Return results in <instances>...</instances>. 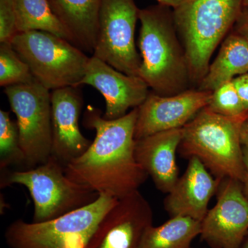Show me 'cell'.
<instances>
[{
  "label": "cell",
  "instance_id": "20",
  "mask_svg": "<svg viewBox=\"0 0 248 248\" xmlns=\"http://www.w3.org/2000/svg\"><path fill=\"white\" fill-rule=\"evenodd\" d=\"M14 4L17 33L44 31L73 44L71 36L53 14L48 0H14Z\"/></svg>",
  "mask_w": 248,
  "mask_h": 248
},
{
  "label": "cell",
  "instance_id": "32",
  "mask_svg": "<svg viewBox=\"0 0 248 248\" xmlns=\"http://www.w3.org/2000/svg\"></svg>",
  "mask_w": 248,
  "mask_h": 248
},
{
  "label": "cell",
  "instance_id": "21",
  "mask_svg": "<svg viewBox=\"0 0 248 248\" xmlns=\"http://www.w3.org/2000/svg\"><path fill=\"white\" fill-rule=\"evenodd\" d=\"M25 165L19 144L17 122L11 120L9 112L0 110V169L4 171L11 165Z\"/></svg>",
  "mask_w": 248,
  "mask_h": 248
},
{
  "label": "cell",
  "instance_id": "2",
  "mask_svg": "<svg viewBox=\"0 0 248 248\" xmlns=\"http://www.w3.org/2000/svg\"><path fill=\"white\" fill-rule=\"evenodd\" d=\"M170 8L164 5L140 10V77L153 93L171 96L188 90L191 82L184 46Z\"/></svg>",
  "mask_w": 248,
  "mask_h": 248
},
{
  "label": "cell",
  "instance_id": "13",
  "mask_svg": "<svg viewBox=\"0 0 248 248\" xmlns=\"http://www.w3.org/2000/svg\"><path fill=\"white\" fill-rule=\"evenodd\" d=\"M81 85L93 86L104 96V117L109 120L124 117L129 109L140 107L149 94V86L140 77L128 76L93 55L78 86Z\"/></svg>",
  "mask_w": 248,
  "mask_h": 248
},
{
  "label": "cell",
  "instance_id": "7",
  "mask_svg": "<svg viewBox=\"0 0 248 248\" xmlns=\"http://www.w3.org/2000/svg\"><path fill=\"white\" fill-rule=\"evenodd\" d=\"M11 42L32 76L46 89L79 87L90 58L69 41L33 31L17 33Z\"/></svg>",
  "mask_w": 248,
  "mask_h": 248
},
{
  "label": "cell",
  "instance_id": "19",
  "mask_svg": "<svg viewBox=\"0 0 248 248\" xmlns=\"http://www.w3.org/2000/svg\"><path fill=\"white\" fill-rule=\"evenodd\" d=\"M200 233V221L190 217H170L159 226L150 227L139 248H190Z\"/></svg>",
  "mask_w": 248,
  "mask_h": 248
},
{
  "label": "cell",
  "instance_id": "6",
  "mask_svg": "<svg viewBox=\"0 0 248 248\" xmlns=\"http://www.w3.org/2000/svg\"><path fill=\"white\" fill-rule=\"evenodd\" d=\"M19 184L27 187L34 203L32 222L50 221L92 203L95 192L67 177L64 166L51 155L35 168L7 173L1 187Z\"/></svg>",
  "mask_w": 248,
  "mask_h": 248
},
{
  "label": "cell",
  "instance_id": "23",
  "mask_svg": "<svg viewBox=\"0 0 248 248\" xmlns=\"http://www.w3.org/2000/svg\"><path fill=\"white\" fill-rule=\"evenodd\" d=\"M207 108L215 113L225 117L248 119V112L236 92L232 81L222 85L213 91Z\"/></svg>",
  "mask_w": 248,
  "mask_h": 248
},
{
  "label": "cell",
  "instance_id": "9",
  "mask_svg": "<svg viewBox=\"0 0 248 248\" xmlns=\"http://www.w3.org/2000/svg\"><path fill=\"white\" fill-rule=\"evenodd\" d=\"M140 10L135 0H102L93 56L117 71L140 77L141 55L135 33Z\"/></svg>",
  "mask_w": 248,
  "mask_h": 248
},
{
  "label": "cell",
  "instance_id": "11",
  "mask_svg": "<svg viewBox=\"0 0 248 248\" xmlns=\"http://www.w3.org/2000/svg\"><path fill=\"white\" fill-rule=\"evenodd\" d=\"M153 225V210L140 191L120 199L99 223L84 248H139Z\"/></svg>",
  "mask_w": 248,
  "mask_h": 248
},
{
  "label": "cell",
  "instance_id": "4",
  "mask_svg": "<svg viewBox=\"0 0 248 248\" xmlns=\"http://www.w3.org/2000/svg\"><path fill=\"white\" fill-rule=\"evenodd\" d=\"M245 120L204 108L182 128L179 151L184 157L200 159L217 179L244 184L246 167L240 129Z\"/></svg>",
  "mask_w": 248,
  "mask_h": 248
},
{
  "label": "cell",
  "instance_id": "18",
  "mask_svg": "<svg viewBox=\"0 0 248 248\" xmlns=\"http://www.w3.org/2000/svg\"><path fill=\"white\" fill-rule=\"evenodd\" d=\"M248 73V42L234 31L222 42L218 55L209 66L198 90L213 92L235 77Z\"/></svg>",
  "mask_w": 248,
  "mask_h": 248
},
{
  "label": "cell",
  "instance_id": "26",
  "mask_svg": "<svg viewBox=\"0 0 248 248\" xmlns=\"http://www.w3.org/2000/svg\"><path fill=\"white\" fill-rule=\"evenodd\" d=\"M235 31L248 42V9L243 8L234 24Z\"/></svg>",
  "mask_w": 248,
  "mask_h": 248
},
{
  "label": "cell",
  "instance_id": "27",
  "mask_svg": "<svg viewBox=\"0 0 248 248\" xmlns=\"http://www.w3.org/2000/svg\"><path fill=\"white\" fill-rule=\"evenodd\" d=\"M240 140L243 146L248 147V119L241 124L240 129Z\"/></svg>",
  "mask_w": 248,
  "mask_h": 248
},
{
  "label": "cell",
  "instance_id": "3",
  "mask_svg": "<svg viewBox=\"0 0 248 248\" xmlns=\"http://www.w3.org/2000/svg\"><path fill=\"white\" fill-rule=\"evenodd\" d=\"M244 0H186L173 9L191 82L200 84L210 59L231 28L234 27Z\"/></svg>",
  "mask_w": 248,
  "mask_h": 248
},
{
  "label": "cell",
  "instance_id": "15",
  "mask_svg": "<svg viewBox=\"0 0 248 248\" xmlns=\"http://www.w3.org/2000/svg\"><path fill=\"white\" fill-rule=\"evenodd\" d=\"M221 181L213 177L200 159L190 158L185 172L165 199V210L170 217H190L202 222Z\"/></svg>",
  "mask_w": 248,
  "mask_h": 248
},
{
  "label": "cell",
  "instance_id": "30",
  "mask_svg": "<svg viewBox=\"0 0 248 248\" xmlns=\"http://www.w3.org/2000/svg\"><path fill=\"white\" fill-rule=\"evenodd\" d=\"M240 248H248V234Z\"/></svg>",
  "mask_w": 248,
  "mask_h": 248
},
{
  "label": "cell",
  "instance_id": "24",
  "mask_svg": "<svg viewBox=\"0 0 248 248\" xmlns=\"http://www.w3.org/2000/svg\"><path fill=\"white\" fill-rule=\"evenodd\" d=\"M17 34L14 0H0V43L11 42Z\"/></svg>",
  "mask_w": 248,
  "mask_h": 248
},
{
  "label": "cell",
  "instance_id": "14",
  "mask_svg": "<svg viewBox=\"0 0 248 248\" xmlns=\"http://www.w3.org/2000/svg\"><path fill=\"white\" fill-rule=\"evenodd\" d=\"M78 88L68 86L54 90L50 93L52 155L64 166L84 154L92 143L79 129V120L84 102Z\"/></svg>",
  "mask_w": 248,
  "mask_h": 248
},
{
  "label": "cell",
  "instance_id": "28",
  "mask_svg": "<svg viewBox=\"0 0 248 248\" xmlns=\"http://www.w3.org/2000/svg\"><path fill=\"white\" fill-rule=\"evenodd\" d=\"M244 151L245 167H246V178L244 183V187L246 194H248V147L243 146Z\"/></svg>",
  "mask_w": 248,
  "mask_h": 248
},
{
  "label": "cell",
  "instance_id": "12",
  "mask_svg": "<svg viewBox=\"0 0 248 248\" xmlns=\"http://www.w3.org/2000/svg\"><path fill=\"white\" fill-rule=\"evenodd\" d=\"M212 93L198 89H188L171 96L149 93L138 107L135 139L184 128L200 111L208 107Z\"/></svg>",
  "mask_w": 248,
  "mask_h": 248
},
{
  "label": "cell",
  "instance_id": "8",
  "mask_svg": "<svg viewBox=\"0 0 248 248\" xmlns=\"http://www.w3.org/2000/svg\"><path fill=\"white\" fill-rule=\"evenodd\" d=\"M37 80L4 89L17 117L19 144L29 169L48 161L53 151L51 94Z\"/></svg>",
  "mask_w": 248,
  "mask_h": 248
},
{
  "label": "cell",
  "instance_id": "16",
  "mask_svg": "<svg viewBox=\"0 0 248 248\" xmlns=\"http://www.w3.org/2000/svg\"><path fill=\"white\" fill-rule=\"evenodd\" d=\"M182 139L179 128L136 140L137 161L163 193H169L179 179L176 156Z\"/></svg>",
  "mask_w": 248,
  "mask_h": 248
},
{
  "label": "cell",
  "instance_id": "1",
  "mask_svg": "<svg viewBox=\"0 0 248 248\" xmlns=\"http://www.w3.org/2000/svg\"><path fill=\"white\" fill-rule=\"evenodd\" d=\"M138 117V107L120 118L107 120L99 109L89 106L83 124L95 130V138L84 154L64 166L67 177L117 200L139 190L148 175L135 156Z\"/></svg>",
  "mask_w": 248,
  "mask_h": 248
},
{
  "label": "cell",
  "instance_id": "10",
  "mask_svg": "<svg viewBox=\"0 0 248 248\" xmlns=\"http://www.w3.org/2000/svg\"><path fill=\"white\" fill-rule=\"evenodd\" d=\"M244 184L225 179L217 203L201 222L200 236L212 248H240L248 234V198Z\"/></svg>",
  "mask_w": 248,
  "mask_h": 248
},
{
  "label": "cell",
  "instance_id": "17",
  "mask_svg": "<svg viewBox=\"0 0 248 248\" xmlns=\"http://www.w3.org/2000/svg\"><path fill=\"white\" fill-rule=\"evenodd\" d=\"M102 1L48 0L53 14L71 36L73 45L93 54L97 42Z\"/></svg>",
  "mask_w": 248,
  "mask_h": 248
},
{
  "label": "cell",
  "instance_id": "31",
  "mask_svg": "<svg viewBox=\"0 0 248 248\" xmlns=\"http://www.w3.org/2000/svg\"><path fill=\"white\" fill-rule=\"evenodd\" d=\"M243 6L244 8H247L248 9V0H244L243 1Z\"/></svg>",
  "mask_w": 248,
  "mask_h": 248
},
{
  "label": "cell",
  "instance_id": "5",
  "mask_svg": "<svg viewBox=\"0 0 248 248\" xmlns=\"http://www.w3.org/2000/svg\"><path fill=\"white\" fill-rule=\"evenodd\" d=\"M119 200L101 195L89 205L50 221L13 222L5 239L10 248H84Z\"/></svg>",
  "mask_w": 248,
  "mask_h": 248
},
{
  "label": "cell",
  "instance_id": "29",
  "mask_svg": "<svg viewBox=\"0 0 248 248\" xmlns=\"http://www.w3.org/2000/svg\"><path fill=\"white\" fill-rule=\"evenodd\" d=\"M156 1H158L159 4L164 5V6L174 9L179 7L186 0H156Z\"/></svg>",
  "mask_w": 248,
  "mask_h": 248
},
{
  "label": "cell",
  "instance_id": "22",
  "mask_svg": "<svg viewBox=\"0 0 248 248\" xmlns=\"http://www.w3.org/2000/svg\"><path fill=\"white\" fill-rule=\"evenodd\" d=\"M34 80L30 68L16 53L11 42L0 44V86L6 88Z\"/></svg>",
  "mask_w": 248,
  "mask_h": 248
},
{
  "label": "cell",
  "instance_id": "25",
  "mask_svg": "<svg viewBox=\"0 0 248 248\" xmlns=\"http://www.w3.org/2000/svg\"><path fill=\"white\" fill-rule=\"evenodd\" d=\"M232 82L245 108L248 112V73L236 77L232 80Z\"/></svg>",
  "mask_w": 248,
  "mask_h": 248
}]
</instances>
